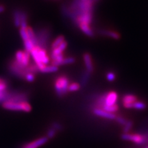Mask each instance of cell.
<instances>
[{"instance_id": "6da1fadb", "label": "cell", "mask_w": 148, "mask_h": 148, "mask_svg": "<svg viewBox=\"0 0 148 148\" xmlns=\"http://www.w3.org/2000/svg\"><path fill=\"white\" fill-rule=\"evenodd\" d=\"M69 80L66 77H59L55 83V90L59 97L63 96L68 91Z\"/></svg>"}, {"instance_id": "7a4b0ae2", "label": "cell", "mask_w": 148, "mask_h": 148, "mask_svg": "<svg viewBox=\"0 0 148 148\" xmlns=\"http://www.w3.org/2000/svg\"><path fill=\"white\" fill-rule=\"evenodd\" d=\"M3 106L4 109L12 110H22L25 112H30L31 110V106L27 101L22 103H12L6 101L3 104Z\"/></svg>"}, {"instance_id": "3957f363", "label": "cell", "mask_w": 148, "mask_h": 148, "mask_svg": "<svg viewBox=\"0 0 148 148\" xmlns=\"http://www.w3.org/2000/svg\"><path fill=\"white\" fill-rule=\"evenodd\" d=\"M36 36L37 40L36 46L46 50L50 36L49 31L47 29H41L38 32Z\"/></svg>"}, {"instance_id": "277c9868", "label": "cell", "mask_w": 148, "mask_h": 148, "mask_svg": "<svg viewBox=\"0 0 148 148\" xmlns=\"http://www.w3.org/2000/svg\"><path fill=\"white\" fill-rule=\"evenodd\" d=\"M121 137L123 140L132 141L138 145L145 144L148 140V137L146 135H133V134L129 133H124Z\"/></svg>"}, {"instance_id": "5b68a950", "label": "cell", "mask_w": 148, "mask_h": 148, "mask_svg": "<svg viewBox=\"0 0 148 148\" xmlns=\"http://www.w3.org/2000/svg\"><path fill=\"white\" fill-rule=\"evenodd\" d=\"M48 138L42 137L23 146L22 148H38L48 141Z\"/></svg>"}, {"instance_id": "8992f818", "label": "cell", "mask_w": 148, "mask_h": 148, "mask_svg": "<svg viewBox=\"0 0 148 148\" xmlns=\"http://www.w3.org/2000/svg\"><path fill=\"white\" fill-rule=\"evenodd\" d=\"M117 98H118L117 94L115 92L111 91L109 92V93L106 94L104 105L111 106V105L115 104V103H116V101L117 100Z\"/></svg>"}, {"instance_id": "52a82bcc", "label": "cell", "mask_w": 148, "mask_h": 148, "mask_svg": "<svg viewBox=\"0 0 148 148\" xmlns=\"http://www.w3.org/2000/svg\"><path fill=\"white\" fill-rule=\"evenodd\" d=\"M93 113L97 115V116H99L102 117H104L110 120H113L116 118V116L112 114V113H109L106 112V111L104 110L103 109H98V108H95L93 110Z\"/></svg>"}, {"instance_id": "ba28073f", "label": "cell", "mask_w": 148, "mask_h": 148, "mask_svg": "<svg viewBox=\"0 0 148 148\" xmlns=\"http://www.w3.org/2000/svg\"><path fill=\"white\" fill-rule=\"evenodd\" d=\"M8 101L12 103H22L27 101V96L25 93H15Z\"/></svg>"}, {"instance_id": "9c48e42d", "label": "cell", "mask_w": 148, "mask_h": 148, "mask_svg": "<svg viewBox=\"0 0 148 148\" xmlns=\"http://www.w3.org/2000/svg\"><path fill=\"white\" fill-rule=\"evenodd\" d=\"M83 59L85 64V67L86 68V71L90 73L93 71V66H92V59L89 53H85L83 55Z\"/></svg>"}, {"instance_id": "30bf717a", "label": "cell", "mask_w": 148, "mask_h": 148, "mask_svg": "<svg viewBox=\"0 0 148 148\" xmlns=\"http://www.w3.org/2000/svg\"><path fill=\"white\" fill-rule=\"evenodd\" d=\"M124 106L126 108H135L136 109L143 110L145 109L146 108V105L145 103H143V102H137L135 101L132 103H128V104H124Z\"/></svg>"}, {"instance_id": "8fae6325", "label": "cell", "mask_w": 148, "mask_h": 148, "mask_svg": "<svg viewBox=\"0 0 148 148\" xmlns=\"http://www.w3.org/2000/svg\"><path fill=\"white\" fill-rule=\"evenodd\" d=\"M99 34L102 35L108 36L115 40H119L120 38V35L119 33H117V32L114 31L101 30L99 31Z\"/></svg>"}, {"instance_id": "7c38bea8", "label": "cell", "mask_w": 148, "mask_h": 148, "mask_svg": "<svg viewBox=\"0 0 148 148\" xmlns=\"http://www.w3.org/2000/svg\"><path fill=\"white\" fill-rule=\"evenodd\" d=\"M75 59L73 58L70 57V58H64L61 61H53L51 62V64L53 66H61V65H64V64H72L74 62H75Z\"/></svg>"}, {"instance_id": "4fadbf2b", "label": "cell", "mask_w": 148, "mask_h": 148, "mask_svg": "<svg viewBox=\"0 0 148 148\" xmlns=\"http://www.w3.org/2000/svg\"><path fill=\"white\" fill-rule=\"evenodd\" d=\"M28 37H29V40H30L32 43L34 44L35 46H36L37 44V40H36V36L35 34L34 30L30 27H27L26 29Z\"/></svg>"}, {"instance_id": "5bb4252c", "label": "cell", "mask_w": 148, "mask_h": 148, "mask_svg": "<svg viewBox=\"0 0 148 148\" xmlns=\"http://www.w3.org/2000/svg\"><path fill=\"white\" fill-rule=\"evenodd\" d=\"M67 46V43L66 41H64L61 45H60L58 47L56 48H55L54 49H52V53L51 54L54 55H58V54H62V52L64 51L66 49Z\"/></svg>"}, {"instance_id": "9a60e30c", "label": "cell", "mask_w": 148, "mask_h": 148, "mask_svg": "<svg viewBox=\"0 0 148 148\" xmlns=\"http://www.w3.org/2000/svg\"><path fill=\"white\" fill-rule=\"evenodd\" d=\"M14 92H9L6 90L0 91V103H4L10 99Z\"/></svg>"}, {"instance_id": "2e32d148", "label": "cell", "mask_w": 148, "mask_h": 148, "mask_svg": "<svg viewBox=\"0 0 148 148\" xmlns=\"http://www.w3.org/2000/svg\"><path fill=\"white\" fill-rule=\"evenodd\" d=\"M78 26H79V27L80 28L81 30L83 32V33H85L87 36H92L94 35L93 32H92V30H91L89 25L85 24H80L78 25Z\"/></svg>"}, {"instance_id": "e0dca14e", "label": "cell", "mask_w": 148, "mask_h": 148, "mask_svg": "<svg viewBox=\"0 0 148 148\" xmlns=\"http://www.w3.org/2000/svg\"><path fill=\"white\" fill-rule=\"evenodd\" d=\"M14 23L16 27H21V11L15 10L13 13Z\"/></svg>"}, {"instance_id": "ac0fdd59", "label": "cell", "mask_w": 148, "mask_h": 148, "mask_svg": "<svg viewBox=\"0 0 148 148\" xmlns=\"http://www.w3.org/2000/svg\"><path fill=\"white\" fill-rule=\"evenodd\" d=\"M27 28V16L25 12L21 11V29H26Z\"/></svg>"}, {"instance_id": "d6986e66", "label": "cell", "mask_w": 148, "mask_h": 148, "mask_svg": "<svg viewBox=\"0 0 148 148\" xmlns=\"http://www.w3.org/2000/svg\"><path fill=\"white\" fill-rule=\"evenodd\" d=\"M58 71V67L56 66H45L43 68L40 69V71L43 73H49V72H55Z\"/></svg>"}, {"instance_id": "ffe728a7", "label": "cell", "mask_w": 148, "mask_h": 148, "mask_svg": "<svg viewBox=\"0 0 148 148\" xmlns=\"http://www.w3.org/2000/svg\"><path fill=\"white\" fill-rule=\"evenodd\" d=\"M30 53L27 51H24V55H23L22 61V65L24 67H26L29 65L30 63Z\"/></svg>"}, {"instance_id": "44dd1931", "label": "cell", "mask_w": 148, "mask_h": 148, "mask_svg": "<svg viewBox=\"0 0 148 148\" xmlns=\"http://www.w3.org/2000/svg\"><path fill=\"white\" fill-rule=\"evenodd\" d=\"M102 109L108 112L113 113V112H116V111L118 110V106L116 104H114L111 106L104 105L103 106Z\"/></svg>"}, {"instance_id": "7402d4cb", "label": "cell", "mask_w": 148, "mask_h": 148, "mask_svg": "<svg viewBox=\"0 0 148 148\" xmlns=\"http://www.w3.org/2000/svg\"><path fill=\"white\" fill-rule=\"evenodd\" d=\"M64 41V37L62 35L58 36L56 40L53 41L52 45H51V48L52 49H54L55 48H56L57 47L61 45L62 42Z\"/></svg>"}, {"instance_id": "603a6c76", "label": "cell", "mask_w": 148, "mask_h": 148, "mask_svg": "<svg viewBox=\"0 0 148 148\" xmlns=\"http://www.w3.org/2000/svg\"><path fill=\"white\" fill-rule=\"evenodd\" d=\"M135 101H136V96H133V95H125L123 98V104L132 103Z\"/></svg>"}, {"instance_id": "cb8c5ba5", "label": "cell", "mask_w": 148, "mask_h": 148, "mask_svg": "<svg viewBox=\"0 0 148 148\" xmlns=\"http://www.w3.org/2000/svg\"><path fill=\"white\" fill-rule=\"evenodd\" d=\"M24 48L25 51L29 53H30L31 51L35 47L34 44L30 40H27L26 41H24Z\"/></svg>"}, {"instance_id": "d4e9b609", "label": "cell", "mask_w": 148, "mask_h": 148, "mask_svg": "<svg viewBox=\"0 0 148 148\" xmlns=\"http://www.w3.org/2000/svg\"><path fill=\"white\" fill-rule=\"evenodd\" d=\"M90 73L89 72H88L86 71L84 73H83L82 77V80H81V83L83 86L85 85L88 81V79L90 78Z\"/></svg>"}, {"instance_id": "484cf974", "label": "cell", "mask_w": 148, "mask_h": 148, "mask_svg": "<svg viewBox=\"0 0 148 148\" xmlns=\"http://www.w3.org/2000/svg\"><path fill=\"white\" fill-rule=\"evenodd\" d=\"M23 55H24V51H18L16 53V60L15 61H17L18 64H20L21 65H22Z\"/></svg>"}, {"instance_id": "4316f807", "label": "cell", "mask_w": 148, "mask_h": 148, "mask_svg": "<svg viewBox=\"0 0 148 148\" xmlns=\"http://www.w3.org/2000/svg\"><path fill=\"white\" fill-rule=\"evenodd\" d=\"M80 88V85L77 83H73L69 85L68 88V91H75Z\"/></svg>"}, {"instance_id": "83f0119b", "label": "cell", "mask_w": 148, "mask_h": 148, "mask_svg": "<svg viewBox=\"0 0 148 148\" xmlns=\"http://www.w3.org/2000/svg\"><path fill=\"white\" fill-rule=\"evenodd\" d=\"M133 126V122L132 121H127L126 124L125 125V127L123 128V132L124 133H128L130 131V130Z\"/></svg>"}, {"instance_id": "f1b7e54d", "label": "cell", "mask_w": 148, "mask_h": 148, "mask_svg": "<svg viewBox=\"0 0 148 148\" xmlns=\"http://www.w3.org/2000/svg\"><path fill=\"white\" fill-rule=\"evenodd\" d=\"M51 59L53 61H59L62 60L64 58V54H58V55H54V54H51Z\"/></svg>"}, {"instance_id": "f546056e", "label": "cell", "mask_w": 148, "mask_h": 148, "mask_svg": "<svg viewBox=\"0 0 148 148\" xmlns=\"http://www.w3.org/2000/svg\"><path fill=\"white\" fill-rule=\"evenodd\" d=\"M19 33L20 35L21 36V38H22V40L24 41H26L27 40H29V37H28V35H27V32L26 29H21L19 30Z\"/></svg>"}, {"instance_id": "4dcf8cb0", "label": "cell", "mask_w": 148, "mask_h": 148, "mask_svg": "<svg viewBox=\"0 0 148 148\" xmlns=\"http://www.w3.org/2000/svg\"><path fill=\"white\" fill-rule=\"evenodd\" d=\"M56 131L54 129H53V128L51 127V128H49L48 130V131L47 132V136H48V138H53L56 134Z\"/></svg>"}, {"instance_id": "1f68e13d", "label": "cell", "mask_w": 148, "mask_h": 148, "mask_svg": "<svg viewBox=\"0 0 148 148\" xmlns=\"http://www.w3.org/2000/svg\"><path fill=\"white\" fill-rule=\"evenodd\" d=\"M26 80L28 82H33L35 80V75H34V73H28L27 75L25 77Z\"/></svg>"}, {"instance_id": "d6a6232c", "label": "cell", "mask_w": 148, "mask_h": 148, "mask_svg": "<svg viewBox=\"0 0 148 148\" xmlns=\"http://www.w3.org/2000/svg\"><path fill=\"white\" fill-rule=\"evenodd\" d=\"M51 128L54 129L56 131H58V130H60L62 129V126L61 125V124H59V123L54 122V123H52Z\"/></svg>"}, {"instance_id": "836d02e7", "label": "cell", "mask_w": 148, "mask_h": 148, "mask_svg": "<svg viewBox=\"0 0 148 148\" xmlns=\"http://www.w3.org/2000/svg\"><path fill=\"white\" fill-rule=\"evenodd\" d=\"M115 78V73L113 72H109L107 74V79L110 81L112 82L114 81Z\"/></svg>"}, {"instance_id": "e575fe53", "label": "cell", "mask_w": 148, "mask_h": 148, "mask_svg": "<svg viewBox=\"0 0 148 148\" xmlns=\"http://www.w3.org/2000/svg\"><path fill=\"white\" fill-rule=\"evenodd\" d=\"M115 119H116L117 122H119L120 124L123 125H125L126 124V123L127 122L125 119L121 117H117L115 118Z\"/></svg>"}, {"instance_id": "d590c367", "label": "cell", "mask_w": 148, "mask_h": 148, "mask_svg": "<svg viewBox=\"0 0 148 148\" xmlns=\"http://www.w3.org/2000/svg\"><path fill=\"white\" fill-rule=\"evenodd\" d=\"M41 62L42 64H43L45 66H46V64H48L49 62V58L48 56H46L45 58H43L42 59H41Z\"/></svg>"}, {"instance_id": "8d00e7d4", "label": "cell", "mask_w": 148, "mask_h": 148, "mask_svg": "<svg viewBox=\"0 0 148 148\" xmlns=\"http://www.w3.org/2000/svg\"><path fill=\"white\" fill-rule=\"evenodd\" d=\"M7 83H0V91H5L7 88Z\"/></svg>"}, {"instance_id": "74e56055", "label": "cell", "mask_w": 148, "mask_h": 148, "mask_svg": "<svg viewBox=\"0 0 148 148\" xmlns=\"http://www.w3.org/2000/svg\"><path fill=\"white\" fill-rule=\"evenodd\" d=\"M4 11V8L3 6H0V13Z\"/></svg>"}, {"instance_id": "f35d334b", "label": "cell", "mask_w": 148, "mask_h": 148, "mask_svg": "<svg viewBox=\"0 0 148 148\" xmlns=\"http://www.w3.org/2000/svg\"><path fill=\"white\" fill-rule=\"evenodd\" d=\"M6 83V81H4V80L1 79V78H0V83Z\"/></svg>"}, {"instance_id": "ab89813d", "label": "cell", "mask_w": 148, "mask_h": 148, "mask_svg": "<svg viewBox=\"0 0 148 148\" xmlns=\"http://www.w3.org/2000/svg\"><path fill=\"white\" fill-rule=\"evenodd\" d=\"M98 1H99V0H92V1H93V2H97Z\"/></svg>"}, {"instance_id": "60d3db41", "label": "cell", "mask_w": 148, "mask_h": 148, "mask_svg": "<svg viewBox=\"0 0 148 148\" xmlns=\"http://www.w3.org/2000/svg\"><path fill=\"white\" fill-rule=\"evenodd\" d=\"M81 1H86V0H81Z\"/></svg>"}, {"instance_id": "b9f144b4", "label": "cell", "mask_w": 148, "mask_h": 148, "mask_svg": "<svg viewBox=\"0 0 148 148\" xmlns=\"http://www.w3.org/2000/svg\"><path fill=\"white\" fill-rule=\"evenodd\" d=\"M147 148H148V147H147Z\"/></svg>"}]
</instances>
